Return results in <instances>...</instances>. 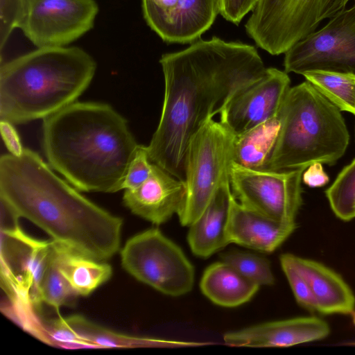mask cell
<instances>
[{
	"label": "cell",
	"mask_w": 355,
	"mask_h": 355,
	"mask_svg": "<svg viewBox=\"0 0 355 355\" xmlns=\"http://www.w3.org/2000/svg\"><path fill=\"white\" fill-rule=\"evenodd\" d=\"M159 63L164 78L163 105L146 147L152 163L184 182L187 150L194 134L267 68L254 46L216 36L164 53Z\"/></svg>",
	"instance_id": "obj_1"
},
{
	"label": "cell",
	"mask_w": 355,
	"mask_h": 355,
	"mask_svg": "<svg viewBox=\"0 0 355 355\" xmlns=\"http://www.w3.org/2000/svg\"><path fill=\"white\" fill-rule=\"evenodd\" d=\"M0 200L53 241L99 261L119 250L123 220L81 195L35 151L0 158Z\"/></svg>",
	"instance_id": "obj_2"
},
{
	"label": "cell",
	"mask_w": 355,
	"mask_h": 355,
	"mask_svg": "<svg viewBox=\"0 0 355 355\" xmlns=\"http://www.w3.org/2000/svg\"><path fill=\"white\" fill-rule=\"evenodd\" d=\"M49 164L76 189L114 193L139 146L128 121L107 103L74 102L43 119Z\"/></svg>",
	"instance_id": "obj_3"
},
{
	"label": "cell",
	"mask_w": 355,
	"mask_h": 355,
	"mask_svg": "<svg viewBox=\"0 0 355 355\" xmlns=\"http://www.w3.org/2000/svg\"><path fill=\"white\" fill-rule=\"evenodd\" d=\"M96 70L94 58L76 47L37 48L0 68V120L23 124L44 119L76 102Z\"/></svg>",
	"instance_id": "obj_4"
},
{
	"label": "cell",
	"mask_w": 355,
	"mask_h": 355,
	"mask_svg": "<svg viewBox=\"0 0 355 355\" xmlns=\"http://www.w3.org/2000/svg\"><path fill=\"white\" fill-rule=\"evenodd\" d=\"M281 129L268 171L334 164L345 153L349 133L341 111L306 80L288 92Z\"/></svg>",
	"instance_id": "obj_5"
},
{
	"label": "cell",
	"mask_w": 355,
	"mask_h": 355,
	"mask_svg": "<svg viewBox=\"0 0 355 355\" xmlns=\"http://www.w3.org/2000/svg\"><path fill=\"white\" fill-rule=\"evenodd\" d=\"M234 137L220 121L211 119L190 140L184 164L185 199L178 214L182 226L196 221L218 187L229 180Z\"/></svg>",
	"instance_id": "obj_6"
},
{
	"label": "cell",
	"mask_w": 355,
	"mask_h": 355,
	"mask_svg": "<svg viewBox=\"0 0 355 355\" xmlns=\"http://www.w3.org/2000/svg\"><path fill=\"white\" fill-rule=\"evenodd\" d=\"M123 268L138 281L172 297L189 293L195 269L182 250L158 228L141 232L121 250Z\"/></svg>",
	"instance_id": "obj_7"
},
{
	"label": "cell",
	"mask_w": 355,
	"mask_h": 355,
	"mask_svg": "<svg viewBox=\"0 0 355 355\" xmlns=\"http://www.w3.org/2000/svg\"><path fill=\"white\" fill-rule=\"evenodd\" d=\"M11 225L1 229V282L9 302L40 311L42 280L51 254V241L35 239L18 225L10 209L2 205Z\"/></svg>",
	"instance_id": "obj_8"
},
{
	"label": "cell",
	"mask_w": 355,
	"mask_h": 355,
	"mask_svg": "<svg viewBox=\"0 0 355 355\" xmlns=\"http://www.w3.org/2000/svg\"><path fill=\"white\" fill-rule=\"evenodd\" d=\"M306 168L257 171L232 162L229 168L231 191L236 200L250 209L279 223H297Z\"/></svg>",
	"instance_id": "obj_9"
},
{
	"label": "cell",
	"mask_w": 355,
	"mask_h": 355,
	"mask_svg": "<svg viewBox=\"0 0 355 355\" xmlns=\"http://www.w3.org/2000/svg\"><path fill=\"white\" fill-rule=\"evenodd\" d=\"M284 67L300 75L315 70L355 74V3L289 49Z\"/></svg>",
	"instance_id": "obj_10"
},
{
	"label": "cell",
	"mask_w": 355,
	"mask_h": 355,
	"mask_svg": "<svg viewBox=\"0 0 355 355\" xmlns=\"http://www.w3.org/2000/svg\"><path fill=\"white\" fill-rule=\"evenodd\" d=\"M323 0H258L245 24L257 46L272 55L285 53L315 32Z\"/></svg>",
	"instance_id": "obj_11"
},
{
	"label": "cell",
	"mask_w": 355,
	"mask_h": 355,
	"mask_svg": "<svg viewBox=\"0 0 355 355\" xmlns=\"http://www.w3.org/2000/svg\"><path fill=\"white\" fill-rule=\"evenodd\" d=\"M95 0H24L19 27L37 48L65 46L92 28Z\"/></svg>",
	"instance_id": "obj_12"
},
{
	"label": "cell",
	"mask_w": 355,
	"mask_h": 355,
	"mask_svg": "<svg viewBox=\"0 0 355 355\" xmlns=\"http://www.w3.org/2000/svg\"><path fill=\"white\" fill-rule=\"evenodd\" d=\"M291 87L288 73L267 68L261 77L232 96L220 113V121L238 135L277 117Z\"/></svg>",
	"instance_id": "obj_13"
},
{
	"label": "cell",
	"mask_w": 355,
	"mask_h": 355,
	"mask_svg": "<svg viewBox=\"0 0 355 355\" xmlns=\"http://www.w3.org/2000/svg\"><path fill=\"white\" fill-rule=\"evenodd\" d=\"M141 6L146 24L167 43L200 39L219 14L217 0H142Z\"/></svg>",
	"instance_id": "obj_14"
},
{
	"label": "cell",
	"mask_w": 355,
	"mask_h": 355,
	"mask_svg": "<svg viewBox=\"0 0 355 355\" xmlns=\"http://www.w3.org/2000/svg\"><path fill=\"white\" fill-rule=\"evenodd\" d=\"M186 187L182 181L153 163L149 178L139 187L125 189L123 205L134 214L161 225L182 208Z\"/></svg>",
	"instance_id": "obj_15"
},
{
	"label": "cell",
	"mask_w": 355,
	"mask_h": 355,
	"mask_svg": "<svg viewBox=\"0 0 355 355\" xmlns=\"http://www.w3.org/2000/svg\"><path fill=\"white\" fill-rule=\"evenodd\" d=\"M329 324L316 316L296 317L254 324L224 334L231 346L290 347L327 338Z\"/></svg>",
	"instance_id": "obj_16"
},
{
	"label": "cell",
	"mask_w": 355,
	"mask_h": 355,
	"mask_svg": "<svg viewBox=\"0 0 355 355\" xmlns=\"http://www.w3.org/2000/svg\"><path fill=\"white\" fill-rule=\"evenodd\" d=\"M309 285L322 315L353 314L355 295L340 275L318 261L284 254Z\"/></svg>",
	"instance_id": "obj_17"
},
{
	"label": "cell",
	"mask_w": 355,
	"mask_h": 355,
	"mask_svg": "<svg viewBox=\"0 0 355 355\" xmlns=\"http://www.w3.org/2000/svg\"><path fill=\"white\" fill-rule=\"evenodd\" d=\"M296 228L297 223L286 224L274 220L245 207L233 198L228 229L230 243L270 253Z\"/></svg>",
	"instance_id": "obj_18"
},
{
	"label": "cell",
	"mask_w": 355,
	"mask_h": 355,
	"mask_svg": "<svg viewBox=\"0 0 355 355\" xmlns=\"http://www.w3.org/2000/svg\"><path fill=\"white\" fill-rule=\"evenodd\" d=\"M233 198L228 180L218 187L199 218L189 226L187 241L193 254L208 258L230 244L228 229Z\"/></svg>",
	"instance_id": "obj_19"
},
{
	"label": "cell",
	"mask_w": 355,
	"mask_h": 355,
	"mask_svg": "<svg viewBox=\"0 0 355 355\" xmlns=\"http://www.w3.org/2000/svg\"><path fill=\"white\" fill-rule=\"evenodd\" d=\"M52 254L60 272L78 295L87 296L110 279L112 266L51 240Z\"/></svg>",
	"instance_id": "obj_20"
},
{
	"label": "cell",
	"mask_w": 355,
	"mask_h": 355,
	"mask_svg": "<svg viewBox=\"0 0 355 355\" xmlns=\"http://www.w3.org/2000/svg\"><path fill=\"white\" fill-rule=\"evenodd\" d=\"M202 293L213 303L232 308L249 302L260 286L227 263L220 261L209 265L200 282Z\"/></svg>",
	"instance_id": "obj_21"
},
{
	"label": "cell",
	"mask_w": 355,
	"mask_h": 355,
	"mask_svg": "<svg viewBox=\"0 0 355 355\" xmlns=\"http://www.w3.org/2000/svg\"><path fill=\"white\" fill-rule=\"evenodd\" d=\"M281 129L279 116L234 135L232 162L252 170L268 171Z\"/></svg>",
	"instance_id": "obj_22"
},
{
	"label": "cell",
	"mask_w": 355,
	"mask_h": 355,
	"mask_svg": "<svg viewBox=\"0 0 355 355\" xmlns=\"http://www.w3.org/2000/svg\"><path fill=\"white\" fill-rule=\"evenodd\" d=\"M63 320L80 339L86 348L187 346L189 345V342L170 341L122 334L95 324L79 315L65 317L63 318Z\"/></svg>",
	"instance_id": "obj_23"
},
{
	"label": "cell",
	"mask_w": 355,
	"mask_h": 355,
	"mask_svg": "<svg viewBox=\"0 0 355 355\" xmlns=\"http://www.w3.org/2000/svg\"><path fill=\"white\" fill-rule=\"evenodd\" d=\"M302 76L341 112L355 115V74L315 70Z\"/></svg>",
	"instance_id": "obj_24"
},
{
	"label": "cell",
	"mask_w": 355,
	"mask_h": 355,
	"mask_svg": "<svg viewBox=\"0 0 355 355\" xmlns=\"http://www.w3.org/2000/svg\"><path fill=\"white\" fill-rule=\"evenodd\" d=\"M325 193L337 218L343 221L355 218V159L340 172Z\"/></svg>",
	"instance_id": "obj_25"
},
{
	"label": "cell",
	"mask_w": 355,
	"mask_h": 355,
	"mask_svg": "<svg viewBox=\"0 0 355 355\" xmlns=\"http://www.w3.org/2000/svg\"><path fill=\"white\" fill-rule=\"evenodd\" d=\"M227 263L244 277L259 286L275 284L270 263L266 258L250 252L233 250L221 254Z\"/></svg>",
	"instance_id": "obj_26"
},
{
	"label": "cell",
	"mask_w": 355,
	"mask_h": 355,
	"mask_svg": "<svg viewBox=\"0 0 355 355\" xmlns=\"http://www.w3.org/2000/svg\"><path fill=\"white\" fill-rule=\"evenodd\" d=\"M40 295L42 303L57 310L63 306H72L78 296L58 268L53 257L52 248L42 280Z\"/></svg>",
	"instance_id": "obj_27"
},
{
	"label": "cell",
	"mask_w": 355,
	"mask_h": 355,
	"mask_svg": "<svg viewBox=\"0 0 355 355\" xmlns=\"http://www.w3.org/2000/svg\"><path fill=\"white\" fill-rule=\"evenodd\" d=\"M282 269L300 306L310 312H317V304L306 281L295 269L284 254L279 257Z\"/></svg>",
	"instance_id": "obj_28"
},
{
	"label": "cell",
	"mask_w": 355,
	"mask_h": 355,
	"mask_svg": "<svg viewBox=\"0 0 355 355\" xmlns=\"http://www.w3.org/2000/svg\"><path fill=\"white\" fill-rule=\"evenodd\" d=\"M153 163L150 160L146 146L139 145L130 163L122 189H133L141 185L150 176Z\"/></svg>",
	"instance_id": "obj_29"
},
{
	"label": "cell",
	"mask_w": 355,
	"mask_h": 355,
	"mask_svg": "<svg viewBox=\"0 0 355 355\" xmlns=\"http://www.w3.org/2000/svg\"><path fill=\"white\" fill-rule=\"evenodd\" d=\"M24 6V0H0V46L2 50L12 30L18 28Z\"/></svg>",
	"instance_id": "obj_30"
},
{
	"label": "cell",
	"mask_w": 355,
	"mask_h": 355,
	"mask_svg": "<svg viewBox=\"0 0 355 355\" xmlns=\"http://www.w3.org/2000/svg\"><path fill=\"white\" fill-rule=\"evenodd\" d=\"M258 0H217L219 14L227 21L239 25L252 12Z\"/></svg>",
	"instance_id": "obj_31"
},
{
	"label": "cell",
	"mask_w": 355,
	"mask_h": 355,
	"mask_svg": "<svg viewBox=\"0 0 355 355\" xmlns=\"http://www.w3.org/2000/svg\"><path fill=\"white\" fill-rule=\"evenodd\" d=\"M0 130L1 137L9 153L17 157L21 155L24 148L13 123L6 120H0Z\"/></svg>",
	"instance_id": "obj_32"
},
{
	"label": "cell",
	"mask_w": 355,
	"mask_h": 355,
	"mask_svg": "<svg viewBox=\"0 0 355 355\" xmlns=\"http://www.w3.org/2000/svg\"><path fill=\"white\" fill-rule=\"evenodd\" d=\"M329 180L328 175L324 171L322 164L314 162L309 165L302 174L303 182L309 187H321Z\"/></svg>",
	"instance_id": "obj_33"
},
{
	"label": "cell",
	"mask_w": 355,
	"mask_h": 355,
	"mask_svg": "<svg viewBox=\"0 0 355 355\" xmlns=\"http://www.w3.org/2000/svg\"><path fill=\"white\" fill-rule=\"evenodd\" d=\"M351 0H323L321 19H329L336 12L345 8Z\"/></svg>",
	"instance_id": "obj_34"
},
{
	"label": "cell",
	"mask_w": 355,
	"mask_h": 355,
	"mask_svg": "<svg viewBox=\"0 0 355 355\" xmlns=\"http://www.w3.org/2000/svg\"><path fill=\"white\" fill-rule=\"evenodd\" d=\"M353 322L355 324V311L353 313Z\"/></svg>",
	"instance_id": "obj_35"
},
{
	"label": "cell",
	"mask_w": 355,
	"mask_h": 355,
	"mask_svg": "<svg viewBox=\"0 0 355 355\" xmlns=\"http://www.w3.org/2000/svg\"><path fill=\"white\" fill-rule=\"evenodd\" d=\"M354 135H355V129H354Z\"/></svg>",
	"instance_id": "obj_36"
}]
</instances>
